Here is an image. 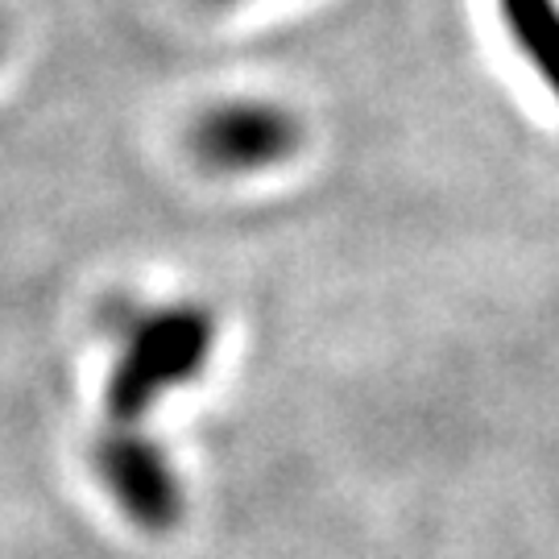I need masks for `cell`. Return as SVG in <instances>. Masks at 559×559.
I'll return each instance as SVG.
<instances>
[{"instance_id": "cell-1", "label": "cell", "mask_w": 559, "mask_h": 559, "mask_svg": "<svg viewBox=\"0 0 559 559\" xmlns=\"http://www.w3.org/2000/svg\"><path fill=\"white\" fill-rule=\"evenodd\" d=\"M216 336V316L203 302L124 307L112 323V365L104 378L108 423L141 427L154 406L207 369Z\"/></svg>"}, {"instance_id": "cell-2", "label": "cell", "mask_w": 559, "mask_h": 559, "mask_svg": "<svg viewBox=\"0 0 559 559\" xmlns=\"http://www.w3.org/2000/svg\"><path fill=\"white\" fill-rule=\"evenodd\" d=\"M92 468L104 493L145 535H170L187 514V489L158 436L141 427L104 423L92 448Z\"/></svg>"}, {"instance_id": "cell-3", "label": "cell", "mask_w": 559, "mask_h": 559, "mask_svg": "<svg viewBox=\"0 0 559 559\" xmlns=\"http://www.w3.org/2000/svg\"><path fill=\"white\" fill-rule=\"evenodd\" d=\"M302 117L278 100H224L191 124V154L216 175H265L299 154Z\"/></svg>"}, {"instance_id": "cell-4", "label": "cell", "mask_w": 559, "mask_h": 559, "mask_svg": "<svg viewBox=\"0 0 559 559\" xmlns=\"http://www.w3.org/2000/svg\"><path fill=\"white\" fill-rule=\"evenodd\" d=\"M498 13L531 75L559 104V0H498Z\"/></svg>"}, {"instance_id": "cell-5", "label": "cell", "mask_w": 559, "mask_h": 559, "mask_svg": "<svg viewBox=\"0 0 559 559\" xmlns=\"http://www.w3.org/2000/svg\"><path fill=\"white\" fill-rule=\"evenodd\" d=\"M200 4H212V9H237V4H249V0H200Z\"/></svg>"}, {"instance_id": "cell-6", "label": "cell", "mask_w": 559, "mask_h": 559, "mask_svg": "<svg viewBox=\"0 0 559 559\" xmlns=\"http://www.w3.org/2000/svg\"><path fill=\"white\" fill-rule=\"evenodd\" d=\"M4 38H9V34H4V21H0V55H4Z\"/></svg>"}]
</instances>
